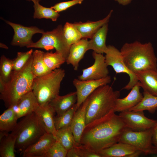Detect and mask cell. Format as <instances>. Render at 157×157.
Listing matches in <instances>:
<instances>
[{
	"mask_svg": "<svg viewBox=\"0 0 157 157\" xmlns=\"http://www.w3.org/2000/svg\"><path fill=\"white\" fill-rule=\"evenodd\" d=\"M16 136L11 133L0 140V157H15Z\"/></svg>",
	"mask_w": 157,
	"mask_h": 157,
	"instance_id": "obj_28",
	"label": "cell"
},
{
	"mask_svg": "<svg viewBox=\"0 0 157 157\" xmlns=\"http://www.w3.org/2000/svg\"><path fill=\"white\" fill-rule=\"evenodd\" d=\"M101 157H137L142 153L129 144L119 142L97 152Z\"/></svg>",
	"mask_w": 157,
	"mask_h": 157,
	"instance_id": "obj_14",
	"label": "cell"
},
{
	"mask_svg": "<svg viewBox=\"0 0 157 157\" xmlns=\"http://www.w3.org/2000/svg\"><path fill=\"white\" fill-rule=\"evenodd\" d=\"M26 1H32L33 3L35 2H40L41 0H26Z\"/></svg>",
	"mask_w": 157,
	"mask_h": 157,
	"instance_id": "obj_44",
	"label": "cell"
},
{
	"mask_svg": "<svg viewBox=\"0 0 157 157\" xmlns=\"http://www.w3.org/2000/svg\"><path fill=\"white\" fill-rule=\"evenodd\" d=\"M88 102V97L75 112L70 125L75 141L78 144H80L81 138L86 125V111Z\"/></svg>",
	"mask_w": 157,
	"mask_h": 157,
	"instance_id": "obj_17",
	"label": "cell"
},
{
	"mask_svg": "<svg viewBox=\"0 0 157 157\" xmlns=\"http://www.w3.org/2000/svg\"><path fill=\"white\" fill-rule=\"evenodd\" d=\"M120 96L119 91L114 90L108 84L101 86L95 90L88 97L86 125L105 116L113 110L116 101Z\"/></svg>",
	"mask_w": 157,
	"mask_h": 157,
	"instance_id": "obj_4",
	"label": "cell"
},
{
	"mask_svg": "<svg viewBox=\"0 0 157 157\" xmlns=\"http://www.w3.org/2000/svg\"><path fill=\"white\" fill-rule=\"evenodd\" d=\"M13 60L2 55L0 60V78L6 83L9 80L13 71Z\"/></svg>",
	"mask_w": 157,
	"mask_h": 157,
	"instance_id": "obj_34",
	"label": "cell"
},
{
	"mask_svg": "<svg viewBox=\"0 0 157 157\" xmlns=\"http://www.w3.org/2000/svg\"><path fill=\"white\" fill-rule=\"evenodd\" d=\"M33 52V49H31L25 52H18L16 57L13 60V70L18 71L21 70L31 58Z\"/></svg>",
	"mask_w": 157,
	"mask_h": 157,
	"instance_id": "obj_35",
	"label": "cell"
},
{
	"mask_svg": "<svg viewBox=\"0 0 157 157\" xmlns=\"http://www.w3.org/2000/svg\"><path fill=\"white\" fill-rule=\"evenodd\" d=\"M143 111L129 110L120 112L119 115L126 128L134 131H143L152 128L157 122L146 117Z\"/></svg>",
	"mask_w": 157,
	"mask_h": 157,
	"instance_id": "obj_10",
	"label": "cell"
},
{
	"mask_svg": "<svg viewBox=\"0 0 157 157\" xmlns=\"http://www.w3.org/2000/svg\"><path fill=\"white\" fill-rule=\"evenodd\" d=\"M105 54V61L107 65L111 66L116 74L124 73L129 75V81L123 89H131L138 81L135 75L130 72L127 68L120 51L113 46L109 45L107 46Z\"/></svg>",
	"mask_w": 157,
	"mask_h": 157,
	"instance_id": "obj_9",
	"label": "cell"
},
{
	"mask_svg": "<svg viewBox=\"0 0 157 157\" xmlns=\"http://www.w3.org/2000/svg\"><path fill=\"white\" fill-rule=\"evenodd\" d=\"M65 75V70L58 68L48 74L34 78L32 91L39 105L49 104L59 95L61 83Z\"/></svg>",
	"mask_w": 157,
	"mask_h": 157,
	"instance_id": "obj_6",
	"label": "cell"
},
{
	"mask_svg": "<svg viewBox=\"0 0 157 157\" xmlns=\"http://www.w3.org/2000/svg\"><path fill=\"white\" fill-rule=\"evenodd\" d=\"M143 98L142 101L129 110H147L151 113H154L157 109V96L144 91H143Z\"/></svg>",
	"mask_w": 157,
	"mask_h": 157,
	"instance_id": "obj_29",
	"label": "cell"
},
{
	"mask_svg": "<svg viewBox=\"0 0 157 157\" xmlns=\"http://www.w3.org/2000/svg\"><path fill=\"white\" fill-rule=\"evenodd\" d=\"M77 101V94L75 91L63 96L58 95L51 100L49 104L53 109L56 116H60L71 108Z\"/></svg>",
	"mask_w": 157,
	"mask_h": 157,
	"instance_id": "obj_20",
	"label": "cell"
},
{
	"mask_svg": "<svg viewBox=\"0 0 157 157\" xmlns=\"http://www.w3.org/2000/svg\"><path fill=\"white\" fill-rule=\"evenodd\" d=\"M111 81L110 76L96 80H81L74 79L73 81L76 89L77 101L76 110L90 95L99 87L108 84Z\"/></svg>",
	"mask_w": 157,
	"mask_h": 157,
	"instance_id": "obj_11",
	"label": "cell"
},
{
	"mask_svg": "<svg viewBox=\"0 0 157 157\" xmlns=\"http://www.w3.org/2000/svg\"><path fill=\"white\" fill-rule=\"evenodd\" d=\"M83 0H72L57 3L51 7L56 12H60L65 10L75 5L81 4Z\"/></svg>",
	"mask_w": 157,
	"mask_h": 157,
	"instance_id": "obj_37",
	"label": "cell"
},
{
	"mask_svg": "<svg viewBox=\"0 0 157 157\" xmlns=\"http://www.w3.org/2000/svg\"><path fill=\"white\" fill-rule=\"evenodd\" d=\"M74 147L79 157H101L98 154L90 151L81 144L76 143Z\"/></svg>",
	"mask_w": 157,
	"mask_h": 157,
	"instance_id": "obj_38",
	"label": "cell"
},
{
	"mask_svg": "<svg viewBox=\"0 0 157 157\" xmlns=\"http://www.w3.org/2000/svg\"><path fill=\"white\" fill-rule=\"evenodd\" d=\"M38 104L37 99L32 90L22 96L17 103L12 107L19 119L34 112Z\"/></svg>",
	"mask_w": 157,
	"mask_h": 157,
	"instance_id": "obj_19",
	"label": "cell"
},
{
	"mask_svg": "<svg viewBox=\"0 0 157 157\" xmlns=\"http://www.w3.org/2000/svg\"><path fill=\"white\" fill-rule=\"evenodd\" d=\"M6 83L1 78H0V93H2L4 91L6 86Z\"/></svg>",
	"mask_w": 157,
	"mask_h": 157,
	"instance_id": "obj_41",
	"label": "cell"
},
{
	"mask_svg": "<svg viewBox=\"0 0 157 157\" xmlns=\"http://www.w3.org/2000/svg\"><path fill=\"white\" fill-rule=\"evenodd\" d=\"M55 138L56 141L59 142L67 151L77 143L75 141L70 126L57 130Z\"/></svg>",
	"mask_w": 157,
	"mask_h": 157,
	"instance_id": "obj_27",
	"label": "cell"
},
{
	"mask_svg": "<svg viewBox=\"0 0 157 157\" xmlns=\"http://www.w3.org/2000/svg\"><path fill=\"white\" fill-rule=\"evenodd\" d=\"M34 12L33 18L35 19H49L52 21H57L60 15L53 8L44 7L40 5L39 2L33 3Z\"/></svg>",
	"mask_w": 157,
	"mask_h": 157,
	"instance_id": "obj_30",
	"label": "cell"
},
{
	"mask_svg": "<svg viewBox=\"0 0 157 157\" xmlns=\"http://www.w3.org/2000/svg\"><path fill=\"white\" fill-rule=\"evenodd\" d=\"M76 111V104L71 108L60 116L54 117V124L56 130L70 126Z\"/></svg>",
	"mask_w": 157,
	"mask_h": 157,
	"instance_id": "obj_33",
	"label": "cell"
},
{
	"mask_svg": "<svg viewBox=\"0 0 157 157\" xmlns=\"http://www.w3.org/2000/svg\"><path fill=\"white\" fill-rule=\"evenodd\" d=\"M135 74L144 91L157 96V69L140 71Z\"/></svg>",
	"mask_w": 157,
	"mask_h": 157,
	"instance_id": "obj_18",
	"label": "cell"
},
{
	"mask_svg": "<svg viewBox=\"0 0 157 157\" xmlns=\"http://www.w3.org/2000/svg\"><path fill=\"white\" fill-rule=\"evenodd\" d=\"M44 60L47 67L51 70L59 68L66 61V59L60 53L56 51L44 52Z\"/></svg>",
	"mask_w": 157,
	"mask_h": 157,
	"instance_id": "obj_31",
	"label": "cell"
},
{
	"mask_svg": "<svg viewBox=\"0 0 157 157\" xmlns=\"http://www.w3.org/2000/svg\"><path fill=\"white\" fill-rule=\"evenodd\" d=\"M0 47L6 49H8V47L6 45L2 42L0 43Z\"/></svg>",
	"mask_w": 157,
	"mask_h": 157,
	"instance_id": "obj_43",
	"label": "cell"
},
{
	"mask_svg": "<svg viewBox=\"0 0 157 157\" xmlns=\"http://www.w3.org/2000/svg\"><path fill=\"white\" fill-rule=\"evenodd\" d=\"M152 142L153 144L157 147V122L152 128Z\"/></svg>",
	"mask_w": 157,
	"mask_h": 157,
	"instance_id": "obj_39",
	"label": "cell"
},
{
	"mask_svg": "<svg viewBox=\"0 0 157 157\" xmlns=\"http://www.w3.org/2000/svg\"><path fill=\"white\" fill-rule=\"evenodd\" d=\"M152 128L136 131L126 127L119 142L131 145L146 155L157 154V147L152 142Z\"/></svg>",
	"mask_w": 157,
	"mask_h": 157,
	"instance_id": "obj_8",
	"label": "cell"
},
{
	"mask_svg": "<svg viewBox=\"0 0 157 157\" xmlns=\"http://www.w3.org/2000/svg\"><path fill=\"white\" fill-rule=\"evenodd\" d=\"M18 119L13 107L8 108L0 116V131L12 132L17 124Z\"/></svg>",
	"mask_w": 157,
	"mask_h": 157,
	"instance_id": "obj_26",
	"label": "cell"
},
{
	"mask_svg": "<svg viewBox=\"0 0 157 157\" xmlns=\"http://www.w3.org/2000/svg\"><path fill=\"white\" fill-rule=\"evenodd\" d=\"M113 11L111 10L106 17L97 21L76 22L74 24L81 33L82 38L90 39L101 26L108 23Z\"/></svg>",
	"mask_w": 157,
	"mask_h": 157,
	"instance_id": "obj_22",
	"label": "cell"
},
{
	"mask_svg": "<svg viewBox=\"0 0 157 157\" xmlns=\"http://www.w3.org/2000/svg\"><path fill=\"white\" fill-rule=\"evenodd\" d=\"M5 21L14 30V34L10 43L13 46L27 47L33 42L32 38L34 34H42L45 32L36 26H26L8 20H5Z\"/></svg>",
	"mask_w": 157,
	"mask_h": 157,
	"instance_id": "obj_12",
	"label": "cell"
},
{
	"mask_svg": "<svg viewBox=\"0 0 157 157\" xmlns=\"http://www.w3.org/2000/svg\"><path fill=\"white\" fill-rule=\"evenodd\" d=\"M119 4L123 6H126L130 4L132 0H115Z\"/></svg>",
	"mask_w": 157,
	"mask_h": 157,
	"instance_id": "obj_42",
	"label": "cell"
},
{
	"mask_svg": "<svg viewBox=\"0 0 157 157\" xmlns=\"http://www.w3.org/2000/svg\"><path fill=\"white\" fill-rule=\"evenodd\" d=\"M40 39L33 42L27 48H37L48 50L55 49L66 59L69 55L71 46L68 44L64 36L63 26L60 24L51 31L44 32Z\"/></svg>",
	"mask_w": 157,
	"mask_h": 157,
	"instance_id": "obj_7",
	"label": "cell"
},
{
	"mask_svg": "<svg viewBox=\"0 0 157 157\" xmlns=\"http://www.w3.org/2000/svg\"><path fill=\"white\" fill-rule=\"evenodd\" d=\"M44 53L38 50L33 52L32 70L35 78L48 74L52 71L47 67L44 60Z\"/></svg>",
	"mask_w": 157,
	"mask_h": 157,
	"instance_id": "obj_25",
	"label": "cell"
},
{
	"mask_svg": "<svg viewBox=\"0 0 157 157\" xmlns=\"http://www.w3.org/2000/svg\"><path fill=\"white\" fill-rule=\"evenodd\" d=\"M108 30V23L101 26L89 41L88 50H92L98 53H105L107 49L106 40Z\"/></svg>",
	"mask_w": 157,
	"mask_h": 157,
	"instance_id": "obj_23",
	"label": "cell"
},
{
	"mask_svg": "<svg viewBox=\"0 0 157 157\" xmlns=\"http://www.w3.org/2000/svg\"><path fill=\"white\" fill-rule=\"evenodd\" d=\"M34 112L40 118L45 126L47 133L55 137L57 130L54 124V110L49 104L41 106L38 104Z\"/></svg>",
	"mask_w": 157,
	"mask_h": 157,
	"instance_id": "obj_24",
	"label": "cell"
},
{
	"mask_svg": "<svg viewBox=\"0 0 157 157\" xmlns=\"http://www.w3.org/2000/svg\"><path fill=\"white\" fill-rule=\"evenodd\" d=\"M140 88L138 82L126 97L122 99L117 98L113 109L114 112H121L129 111L137 105L143 98V95L140 92Z\"/></svg>",
	"mask_w": 157,
	"mask_h": 157,
	"instance_id": "obj_16",
	"label": "cell"
},
{
	"mask_svg": "<svg viewBox=\"0 0 157 157\" xmlns=\"http://www.w3.org/2000/svg\"><path fill=\"white\" fill-rule=\"evenodd\" d=\"M88 39L82 38L71 46L66 62L72 65L75 70H78L80 61L88 51Z\"/></svg>",
	"mask_w": 157,
	"mask_h": 157,
	"instance_id": "obj_21",
	"label": "cell"
},
{
	"mask_svg": "<svg viewBox=\"0 0 157 157\" xmlns=\"http://www.w3.org/2000/svg\"><path fill=\"white\" fill-rule=\"evenodd\" d=\"M94 59V64L91 66L82 70L81 74L78 76L81 80H96L101 79L108 76L109 71L103 54L92 53Z\"/></svg>",
	"mask_w": 157,
	"mask_h": 157,
	"instance_id": "obj_13",
	"label": "cell"
},
{
	"mask_svg": "<svg viewBox=\"0 0 157 157\" xmlns=\"http://www.w3.org/2000/svg\"><path fill=\"white\" fill-rule=\"evenodd\" d=\"M67 150L56 141L48 149L43 157H66Z\"/></svg>",
	"mask_w": 157,
	"mask_h": 157,
	"instance_id": "obj_36",
	"label": "cell"
},
{
	"mask_svg": "<svg viewBox=\"0 0 157 157\" xmlns=\"http://www.w3.org/2000/svg\"><path fill=\"white\" fill-rule=\"evenodd\" d=\"M11 133L16 136L15 149L22 153L47 132L40 118L33 112L23 117Z\"/></svg>",
	"mask_w": 157,
	"mask_h": 157,
	"instance_id": "obj_5",
	"label": "cell"
},
{
	"mask_svg": "<svg viewBox=\"0 0 157 157\" xmlns=\"http://www.w3.org/2000/svg\"><path fill=\"white\" fill-rule=\"evenodd\" d=\"M64 37L70 46L82 38L81 34L74 23L66 22L63 26Z\"/></svg>",
	"mask_w": 157,
	"mask_h": 157,
	"instance_id": "obj_32",
	"label": "cell"
},
{
	"mask_svg": "<svg viewBox=\"0 0 157 157\" xmlns=\"http://www.w3.org/2000/svg\"><path fill=\"white\" fill-rule=\"evenodd\" d=\"M66 157H79L74 146L67 151Z\"/></svg>",
	"mask_w": 157,
	"mask_h": 157,
	"instance_id": "obj_40",
	"label": "cell"
},
{
	"mask_svg": "<svg viewBox=\"0 0 157 157\" xmlns=\"http://www.w3.org/2000/svg\"><path fill=\"white\" fill-rule=\"evenodd\" d=\"M32 55L21 70L13 71L4 92L0 94V99L6 108L16 104L22 96L32 90L35 78L32 70Z\"/></svg>",
	"mask_w": 157,
	"mask_h": 157,
	"instance_id": "obj_3",
	"label": "cell"
},
{
	"mask_svg": "<svg viewBox=\"0 0 157 157\" xmlns=\"http://www.w3.org/2000/svg\"><path fill=\"white\" fill-rule=\"evenodd\" d=\"M56 141L53 134L47 133L25 149L21 153L22 157H43L48 149Z\"/></svg>",
	"mask_w": 157,
	"mask_h": 157,
	"instance_id": "obj_15",
	"label": "cell"
},
{
	"mask_svg": "<svg viewBox=\"0 0 157 157\" xmlns=\"http://www.w3.org/2000/svg\"><path fill=\"white\" fill-rule=\"evenodd\" d=\"M126 128L120 117L113 110L105 116L86 125L80 144L97 153L119 142Z\"/></svg>",
	"mask_w": 157,
	"mask_h": 157,
	"instance_id": "obj_1",
	"label": "cell"
},
{
	"mask_svg": "<svg viewBox=\"0 0 157 157\" xmlns=\"http://www.w3.org/2000/svg\"><path fill=\"white\" fill-rule=\"evenodd\" d=\"M120 51L127 68L135 74L140 71L157 69V58L150 42L142 43L136 41L126 43Z\"/></svg>",
	"mask_w": 157,
	"mask_h": 157,
	"instance_id": "obj_2",
	"label": "cell"
}]
</instances>
